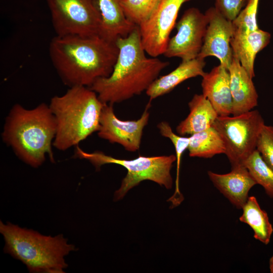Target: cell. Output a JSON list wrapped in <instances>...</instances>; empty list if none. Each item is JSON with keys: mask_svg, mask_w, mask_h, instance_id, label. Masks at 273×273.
<instances>
[{"mask_svg": "<svg viewBox=\"0 0 273 273\" xmlns=\"http://www.w3.org/2000/svg\"><path fill=\"white\" fill-rule=\"evenodd\" d=\"M49 52L64 84L89 87L111 74L119 49L116 41L100 35H56L50 42Z\"/></svg>", "mask_w": 273, "mask_h": 273, "instance_id": "cell-1", "label": "cell"}, {"mask_svg": "<svg viewBox=\"0 0 273 273\" xmlns=\"http://www.w3.org/2000/svg\"><path fill=\"white\" fill-rule=\"evenodd\" d=\"M119 54L113 71L89 87L104 104L114 105L146 92L169 63L148 57L138 26L128 36L116 41Z\"/></svg>", "mask_w": 273, "mask_h": 273, "instance_id": "cell-2", "label": "cell"}, {"mask_svg": "<svg viewBox=\"0 0 273 273\" xmlns=\"http://www.w3.org/2000/svg\"><path fill=\"white\" fill-rule=\"evenodd\" d=\"M56 130L49 105L41 103L28 109L15 104L6 117L2 139L21 161L37 168L45 161L47 155L55 162L52 146Z\"/></svg>", "mask_w": 273, "mask_h": 273, "instance_id": "cell-3", "label": "cell"}, {"mask_svg": "<svg viewBox=\"0 0 273 273\" xmlns=\"http://www.w3.org/2000/svg\"><path fill=\"white\" fill-rule=\"evenodd\" d=\"M104 104L95 92L84 86L69 87L52 97L49 105L57 125L53 146L66 151L98 132Z\"/></svg>", "mask_w": 273, "mask_h": 273, "instance_id": "cell-4", "label": "cell"}, {"mask_svg": "<svg viewBox=\"0 0 273 273\" xmlns=\"http://www.w3.org/2000/svg\"><path fill=\"white\" fill-rule=\"evenodd\" d=\"M0 232L5 241L4 251L21 260L30 272L63 273L68 266L64 257L75 250L62 234L47 236L2 221Z\"/></svg>", "mask_w": 273, "mask_h": 273, "instance_id": "cell-5", "label": "cell"}, {"mask_svg": "<svg viewBox=\"0 0 273 273\" xmlns=\"http://www.w3.org/2000/svg\"><path fill=\"white\" fill-rule=\"evenodd\" d=\"M74 156L88 160L97 170H99L102 165L107 164L119 165L127 170V174L122 180L120 188L114 193L115 201L122 199L130 189L143 180L153 181L167 189H171L172 186L170 171L176 160L174 155L158 156L140 155L135 159L127 160L116 158L99 151L87 152L78 145L76 146Z\"/></svg>", "mask_w": 273, "mask_h": 273, "instance_id": "cell-6", "label": "cell"}, {"mask_svg": "<svg viewBox=\"0 0 273 273\" xmlns=\"http://www.w3.org/2000/svg\"><path fill=\"white\" fill-rule=\"evenodd\" d=\"M265 124L257 110L232 116H218L212 127L220 134L232 168L244 165L256 150L260 131Z\"/></svg>", "mask_w": 273, "mask_h": 273, "instance_id": "cell-7", "label": "cell"}, {"mask_svg": "<svg viewBox=\"0 0 273 273\" xmlns=\"http://www.w3.org/2000/svg\"><path fill=\"white\" fill-rule=\"evenodd\" d=\"M56 35L101 34L98 0H45Z\"/></svg>", "mask_w": 273, "mask_h": 273, "instance_id": "cell-8", "label": "cell"}, {"mask_svg": "<svg viewBox=\"0 0 273 273\" xmlns=\"http://www.w3.org/2000/svg\"><path fill=\"white\" fill-rule=\"evenodd\" d=\"M191 0H158L150 16L139 26L143 47L152 57L163 55L182 5Z\"/></svg>", "mask_w": 273, "mask_h": 273, "instance_id": "cell-9", "label": "cell"}, {"mask_svg": "<svg viewBox=\"0 0 273 273\" xmlns=\"http://www.w3.org/2000/svg\"><path fill=\"white\" fill-rule=\"evenodd\" d=\"M208 25L206 15L197 8L186 10L175 25L177 32L169 38L163 55L182 61L197 58L201 50Z\"/></svg>", "mask_w": 273, "mask_h": 273, "instance_id": "cell-10", "label": "cell"}, {"mask_svg": "<svg viewBox=\"0 0 273 273\" xmlns=\"http://www.w3.org/2000/svg\"><path fill=\"white\" fill-rule=\"evenodd\" d=\"M151 101L147 105L141 117L137 120H123L115 115L113 105L105 104L97 132L99 138L112 144H118L125 150L135 152L140 148L143 130L148 124Z\"/></svg>", "mask_w": 273, "mask_h": 273, "instance_id": "cell-11", "label": "cell"}, {"mask_svg": "<svg viewBox=\"0 0 273 273\" xmlns=\"http://www.w3.org/2000/svg\"><path fill=\"white\" fill-rule=\"evenodd\" d=\"M208 25L201 50L197 58L204 59L214 56L220 64L226 69L230 66L233 58L231 40L234 34L233 22L224 17L214 7L205 13Z\"/></svg>", "mask_w": 273, "mask_h": 273, "instance_id": "cell-12", "label": "cell"}, {"mask_svg": "<svg viewBox=\"0 0 273 273\" xmlns=\"http://www.w3.org/2000/svg\"><path fill=\"white\" fill-rule=\"evenodd\" d=\"M211 181L216 189L237 209H242L251 189L256 183L244 165L232 168L231 172L218 174L208 171Z\"/></svg>", "mask_w": 273, "mask_h": 273, "instance_id": "cell-13", "label": "cell"}, {"mask_svg": "<svg viewBox=\"0 0 273 273\" xmlns=\"http://www.w3.org/2000/svg\"><path fill=\"white\" fill-rule=\"evenodd\" d=\"M202 94L210 102L219 116L231 115L233 101L229 70L220 64L202 76Z\"/></svg>", "mask_w": 273, "mask_h": 273, "instance_id": "cell-14", "label": "cell"}, {"mask_svg": "<svg viewBox=\"0 0 273 273\" xmlns=\"http://www.w3.org/2000/svg\"><path fill=\"white\" fill-rule=\"evenodd\" d=\"M228 70L233 101L232 115H237L252 110L257 105L258 98L252 78L234 57Z\"/></svg>", "mask_w": 273, "mask_h": 273, "instance_id": "cell-15", "label": "cell"}, {"mask_svg": "<svg viewBox=\"0 0 273 273\" xmlns=\"http://www.w3.org/2000/svg\"><path fill=\"white\" fill-rule=\"evenodd\" d=\"M270 34L259 28L248 34L234 33L231 40L233 57L237 59L250 77L255 76L256 55L269 43Z\"/></svg>", "mask_w": 273, "mask_h": 273, "instance_id": "cell-16", "label": "cell"}, {"mask_svg": "<svg viewBox=\"0 0 273 273\" xmlns=\"http://www.w3.org/2000/svg\"><path fill=\"white\" fill-rule=\"evenodd\" d=\"M204 59L197 58L181 61L180 64L167 74L158 77L146 92L150 101L171 92L177 85L191 78L204 75Z\"/></svg>", "mask_w": 273, "mask_h": 273, "instance_id": "cell-17", "label": "cell"}, {"mask_svg": "<svg viewBox=\"0 0 273 273\" xmlns=\"http://www.w3.org/2000/svg\"><path fill=\"white\" fill-rule=\"evenodd\" d=\"M190 112L176 126L180 135L193 134L212 126L218 116L209 100L203 94H195L188 103Z\"/></svg>", "mask_w": 273, "mask_h": 273, "instance_id": "cell-18", "label": "cell"}, {"mask_svg": "<svg viewBox=\"0 0 273 273\" xmlns=\"http://www.w3.org/2000/svg\"><path fill=\"white\" fill-rule=\"evenodd\" d=\"M102 25L101 36L116 41L128 36L138 26L129 21L124 15L122 0H98Z\"/></svg>", "mask_w": 273, "mask_h": 273, "instance_id": "cell-19", "label": "cell"}, {"mask_svg": "<svg viewBox=\"0 0 273 273\" xmlns=\"http://www.w3.org/2000/svg\"><path fill=\"white\" fill-rule=\"evenodd\" d=\"M239 220L247 224L254 232V238L267 245L273 233V228L267 213L262 209L254 196H250L243 207Z\"/></svg>", "mask_w": 273, "mask_h": 273, "instance_id": "cell-20", "label": "cell"}, {"mask_svg": "<svg viewBox=\"0 0 273 273\" xmlns=\"http://www.w3.org/2000/svg\"><path fill=\"white\" fill-rule=\"evenodd\" d=\"M188 148L191 157L210 158L216 155L224 154V143L217 131L212 126L191 134Z\"/></svg>", "mask_w": 273, "mask_h": 273, "instance_id": "cell-21", "label": "cell"}, {"mask_svg": "<svg viewBox=\"0 0 273 273\" xmlns=\"http://www.w3.org/2000/svg\"><path fill=\"white\" fill-rule=\"evenodd\" d=\"M161 135L168 138L172 143L175 151L176 161V175L175 179V188L173 194L168 200L171 203L170 208H173L179 205L184 198L180 192L179 188V170L181 159L184 152L188 150L189 145V137L175 134L172 130L169 123L166 121H161L157 125Z\"/></svg>", "mask_w": 273, "mask_h": 273, "instance_id": "cell-22", "label": "cell"}, {"mask_svg": "<svg viewBox=\"0 0 273 273\" xmlns=\"http://www.w3.org/2000/svg\"><path fill=\"white\" fill-rule=\"evenodd\" d=\"M244 165L256 183L261 186L266 194L273 198V170L256 150L245 161Z\"/></svg>", "mask_w": 273, "mask_h": 273, "instance_id": "cell-23", "label": "cell"}, {"mask_svg": "<svg viewBox=\"0 0 273 273\" xmlns=\"http://www.w3.org/2000/svg\"><path fill=\"white\" fill-rule=\"evenodd\" d=\"M158 2V0H122L121 6L127 19L139 26L150 17Z\"/></svg>", "mask_w": 273, "mask_h": 273, "instance_id": "cell-24", "label": "cell"}, {"mask_svg": "<svg viewBox=\"0 0 273 273\" xmlns=\"http://www.w3.org/2000/svg\"><path fill=\"white\" fill-rule=\"evenodd\" d=\"M259 2V0H248L245 8L232 21L234 33L248 34L259 29L256 20Z\"/></svg>", "mask_w": 273, "mask_h": 273, "instance_id": "cell-25", "label": "cell"}, {"mask_svg": "<svg viewBox=\"0 0 273 273\" xmlns=\"http://www.w3.org/2000/svg\"><path fill=\"white\" fill-rule=\"evenodd\" d=\"M256 150L273 170V126L264 125L258 136Z\"/></svg>", "mask_w": 273, "mask_h": 273, "instance_id": "cell-26", "label": "cell"}, {"mask_svg": "<svg viewBox=\"0 0 273 273\" xmlns=\"http://www.w3.org/2000/svg\"><path fill=\"white\" fill-rule=\"evenodd\" d=\"M214 7L226 19L233 21L242 10L246 0H215Z\"/></svg>", "mask_w": 273, "mask_h": 273, "instance_id": "cell-27", "label": "cell"}, {"mask_svg": "<svg viewBox=\"0 0 273 273\" xmlns=\"http://www.w3.org/2000/svg\"><path fill=\"white\" fill-rule=\"evenodd\" d=\"M269 266L270 272L273 273V256L269 259Z\"/></svg>", "mask_w": 273, "mask_h": 273, "instance_id": "cell-28", "label": "cell"}]
</instances>
